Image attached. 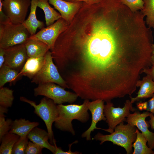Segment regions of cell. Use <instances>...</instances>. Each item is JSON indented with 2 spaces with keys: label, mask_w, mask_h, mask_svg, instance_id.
<instances>
[{
  "label": "cell",
  "mask_w": 154,
  "mask_h": 154,
  "mask_svg": "<svg viewBox=\"0 0 154 154\" xmlns=\"http://www.w3.org/2000/svg\"><path fill=\"white\" fill-rule=\"evenodd\" d=\"M71 42L72 57L80 60L78 75L101 87L125 85L146 66L142 33L125 11L88 18L75 28Z\"/></svg>",
  "instance_id": "cell-1"
},
{
  "label": "cell",
  "mask_w": 154,
  "mask_h": 154,
  "mask_svg": "<svg viewBox=\"0 0 154 154\" xmlns=\"http://www.w3.org/2000/svg\"><path fill=\"white\" fill-rule=\"evenodd\" d=\"M88 100H85L81 104H58V116L54 122L55 127L63 131H68L72 135L75 132L72 121L76 119L83 123L87 122L89 118L87 104Z\"/></svg>",
  "instance_id": "cell-2"
},
{
  "label": "cell",
  "mask_w": 154,
  "mask_h": 154,
  "mask_svg": "<svg viewBox=\"0 0 154 154\" xmlns=\"http://www.w3.org/2000/svg\"><path fill=\"white\" fill-rule=\"evenodd\" d=\"M137 129L135 126L128 123L124 124L123 122L116 127L112 133L104 135L98 132L94 139L100 141V145L106 141L111 142L114 145L123 147L127 154H130L132 151V144L137 137Z\"/></svg>",
  "instance_id": "cell-3"
},
{
  "label": "cell",
  "mask_w": 154,
  "mask_h": 154,
  "mask_svg": "<svg viewBox=\"0 0 154 154\" xmlns=\"http://www.w3.org/2000/svg\"><path fill=\"white\" fill-rule=\"evenodd\" d=\"M20 100L29 104L35 109L34 113L44 122L49 135V142L53 144L54 138L52 125L58 116L57 105L51 99L45 97L37 104L34 101L23 96Z\"/></svg>",
  "instance_id": "cell-4"
},
{
  "label": "cell",
  "mask_w": 154,
  "mask_h": 154,
  "mask_svg": "<svg viewBox=\"0 0 154 154\" xmlns=\"http://www.w3.org/2000/svg\"><path fill=\"white\" fill-rule=\"evenodd\" d=\"M31 36L23 24H0V48L24 44Z\"/></svg>",
  "instance_id": "cell-5"
},
{
  "label": "cell",
  "mask_w": 154,
  "mask_h": 154,
  "mask_svg": "<svg viewBox=\"0 0 154 154\" xmlns=\"http://www.w3.org/2000/svg\"><path fill=\"white\" fill-rule=\"evenodd\" d=\"M35 96H42L52 100L56 104L68 102L72 103L78 97L76 93L65 90L59 85L53 83H47L38 84L34 89Z\"/></svg>",
  "instance_id": "cell-6"
},
{
  "label": "cell",
  "mask_w": 154,
  "mask_h": 154,
  "mask_svg": "<svg viewBox=\"0 0 154 154\" xmlns=\"http://www.w3.org/2000/svg\"><path fill=\"white\" fill-rule=\"evenodd\" d=\"M45 58L44 64L31 80V82L38 84L53 83L64 88H69L66 81L60 74L57 66L53 62L51 52L48 50L45 55Z\"/></svg>",
  "instance_id": "cell-7"
},
{
  "label": "cell",
  "mask_w": 154,
  "mask_h": 154,
  "mask_svg": "<svg viewBox=\"0 0 154 154\" xmlns=\"http://www.w3.org/2000/svg\"><path fill=\"white\" fill-rule=\"evenodd\" d=\"M132 104L130 100H127L125 102L123 108H116L110 101L106 102L104 105V113L108 127L106 129H102L110 133H112L117 125L125 121L130 111H135Z\"/></svg>",
  "instance_id": "cell-8"
},
{
  "label": "cell",
  "mask_w": 154,
  "mask_h": 154,
  "mask_svg": "<svg viewBox=\"0 0 154 154\" xmlns=\"http://www.w3.org/2000/svg\"><path fill=\"white\" fill-rule=\"evenodd\" d=\"M2 2L3 10L11 23L23 24L31 6V0H5Z\"/></svg>",
  "instance_id": "cell-9"
},
{
  "label": "cell",
  "mask_w": 154,
  "mask_h": 154,
  "mask_svg": "<svg viewBox=\"0 0 154 154\" xmlns=\"http://www.w3.org/2000/svg\"><path fill=\"white\" fill-rule=\"evenodd\" d=\"M69 23L62 18L53 24L40 29L29 39L41 41L47 44L51 50L59 35L67 28Z\"/></svg>",
  "instance_id": "cell-10"
},
{
  "label": "cell",
  "mask_w": 154,
  "mask_h": 154,
  "mask_svg": "<svg viewBox=\"0 0 154 154\" xmlns=\"http://www.w3.org/2000/svg\"><path fill=\"white\" fill-rule=\"evenodd\" d=\"M4 49V64L20 72L28 58L25 43Z\"/></svg>",
  "instance_id": "cell-11"
},
{
  "label": "cell",
  "mask_w": 154,
  "mask_h": 154,
  "mask_svg": "<svg viewBox=\"0 0 154 154\" xmlns=\"http://www.w3.org/2000/svg\"><path fill=\"white\" fill-rule=\"evenodd\" d=\"M151 113L147 111L141 114L139 112L135 111L130 113L125 121L130 125L135 126L145 136L147 140L148 146L154 149V133L149 131V125L145 121L146 118L149 116Z\"/></svg>",
  "instance_id": "cell-12"
},
{
  "label": "cell",
  "mask_w": 154,
  "mask_h": 154,
  "mask_svg": "<svg viewBox=\"0 0 154 154\" xmlns=\"http://www.w3.org/2000/svg\"><path fill=\"white\" fill-rule=\"evenodd\" d=\"M104 101L101 99H97L90 102L88 100L87 106L88 110L92 115V122L90 127L82 134V138H85L87 141L91 140V132L95 129H102L96 127L97 123L102 120L106 121V118L104 113Z\"/></svg>",
  "instance_id": "cell-13"
},
{
  "label": "cell",
  "mask_w": 154,
  "mask_h": 154,
  "mask_svg": "<svg viewBox=\"0 0 154 154\" xmlns=\"http://www.w3.org/2000/svg\"><path fill=\"white\" fill-rule=\"evenodd\" d=\"M60 13L62 18L70 23L82 6L83 2H73L63 0H48Z\"/></svg>",
  "instance_id": "cell-14"
},
{
  "label": "cell",
  "mask_w": 154,
  "mask_h": 154,
  "mask_svg": "<svg viewBox=\"0 0 154 154\" xmlns=\"http://www.w3.org/2000/svg\"><path fill=\"white\" fill-rule=\"evenodd\" d=\"M136 86L139 87V89L136 97H130L132 104L141 99L152 97L154 95V81L148 74L143 77L141 80L137 81Z\"/></svg>",
  "instance_id": "cell-15"
},
{
  "label": "cell",
  "mask_w": 154,
  "mask_h": 154,
  "mask_svg": "<svg viewBox=\"0 0 154 154\" xmlns=\"http://www.w3.org/2000/svg\"><path fill=\"white\" fill-rule=\"evenodd\" d=\"M27 137L31 141L42 148H46L54 154L55 147L48 141L49 135L48 132L40 128L35 127L28 134Z\"/></svg>",
  "instance_id": "cell-16"
},
{
  "label": "cell",
  "mask_w": 154,
  "mask_h": 154,
  "mask_svg": "<svg viewBox=\"0 0 154 154\" xmlns=\"http://www.w3.org/2000/svg\"><path fill=\"white\" fill-rule=\"evenodd\" d=\"M45 60V56L39 58H28L19 72L20 75L32 80L41 69Z\"/></svg>",
  "instance_id": "cell-17"
},
{
  "label": "cell",
  "mask_w": 154,
  "mask_h": 154,
  "mask_svg": "<svg viewBox=\"0 0 154 154\" xmlns=\"http://www.w3.org/2000/svg\"><path fill=\"white\" fill-rule=\"evenodd\" d=\"M38 0H31L30 10L29 15L23 23L30 34L31 36L36 33L37 29H41L44 28V22L37 19L36 11Z\"/></svg>",
  "instance_id": "cell-18"
},
{
  "label": "cell",
  "mask_w": 154,
  "mask_h": 154,
  "mask_svg": "<svg viewBox=\"0 0 154 154\" xmlns=\"http://www.w3.org/2000/svg\"><path fill=\"white\" fill-rule=\"evenodd\" d=\"M25 44L28 58L44 56L50 49L47 44L39 40L28 38Z\"/></svg>",
  "instance_id": "cell-19"
},
{
  "label": "cell",
  "mask_w": 154,
  "mask_h": 154,
  "mask_svg": "<svg viewBox=\"0 0 154 154\" xmlns=\"http://www.w3.org/2000/svg\"><path fill=\"white\" fill-rule=\"evenodd\" d=\"M39 124L38 122H31L25 118L13 121L9 132L16 134L20 137L27 136L29 132Z\"/></svg>",
  "instance_id": "cell-20"
},
{
  "label": "cell",
  "mask_w": 154,
  "mask_h": 154,
  "mask_svg": "<svg viewBox=\"0 0 154 154\" xmlns=\"http://www.w3.org/2000/svg\"><path fill=\"white\" fill-rule=\"evenodd\" d=\"M37 7L44 11L47 27L53 24L55 21L62 18L60 13L50 6L48 0H38Z\"/></svg>",
  "instance_id": "cell-21"
},
{
  "label": "cell",
  "mask_w": 154,
  "mask_h": 154,
  "mask_svg": "<svg viewBox=\"0 0 154 154\" xmlns=\"http://www.w3.org/2000/svg\"><path fill=\"white\" fill-rule=\"evenodd\" d=\"M19 71L4 64L0 68V88L8 82H15L22 77Z\"/></svg>",
  "instance_id": "cell-22"
},
{
  "label": "cell",
  "mask_w": 154,
  "mask_h": 154,
  "mask_svg": "<svg viewBox=\"0 0 154 154\" xmlns=\"http://www.w3.org/2000/svg\"><path fill=\"white\" fill-rule=\"evenodd\" d=\"M136 139L132 144L134 148L133 154H154L153 149L147 145V140L142 133L137 129Z\"/></svg>",
  "instance_id": "cell-23"
},
{
  "label": "cell",
  "mask_w": 154,
  "mask_h": 154,
  "mask_svg": "<svg viewBox=\"0 0 154 154\" xmlns=\"http://www.w3.org/2000/svg\"><path fill=\"white\" fill-rule=\"evenodd\" d=\"M20 137L16 134L10 132L4 135L0 139V154H12L13 146Z\"/></svg>",
  "instance_id": "cell-24"
},
{
  "label": "cell",
  "mask_w": 154,
  "mask_h": 154,
  "mask_svg": "<svg viewBox=\"0 0 154 154\" xmlns=\"http://www.w3.org/2000/svg\"><path fill=\"white\" fill-rule=\"evenodd\" d=\"M143 9L140 11L145 17V23L150 28L154 29V0H143Z\"/></svg>",
  "instance_id": "cell-25"
},
{
  "label": "cell",
  "mask_w": 154,
  "mask_h": 154,
  "mask_svg": "<svg viewBox=\"0 0 154 154\" xmlns=\"http://www.w3.org/2000/svg\"><path fill=\"white\" fill-rule=\"evenodd\" d=\"M13 91L6 87L0 88V106L8 108L12 106L14 99Z\"/></svg>",
  "instance_id": "cell-26"
},
{
  "label": "cell",
  "mask_w": 154,
  "mask_h": 154,
  "mask_svg": "<svg viewBox=\"0 0 154 154\" xmlns=\"http://www.w3.org/2000/svg\"><path fill=\"white\" fill-rule=\"evenodd\" d=\"M28 139L27 136L20 137L13 146L12 154H25V150L29 141Z\"/></svg>",
  "instance_id": "cell-27"
},
{
  "label": "cell",
  "mask_w": 154,
  "mask_h": 154,
  "mask_svg": "<svg viewBox=\"0 0 154 154\" xmlns=\"http://www.w3.org/2000/svg\"><path fill=\"white\" fill-rule=\"evenodd\" d=\"M5 113L0 112V139L9 132L13 121L11 119H5Z\"/></svg>",
  "instance_id": "cell-28"
},
{
  "label": "cell",
  "mask_w": 154,
  "mask_h": 154,
  "mask_svg": "<svg viewBox=\"0 0 154 154\" xmlns=\"http://www.w3.org/2000/svg\"><path fill=\"white\" fill-rule=\"evenodd\" d=\"M122 3L133 12L141 11L143 8V0H120Z\"/></svg>",
  "instance_id": "cell-29"
},
{
  "label": "cell",
  "mask_w": 154,
  "mask_h": 154,
  "mask_svg": "<svg viewBox=\"0 0 154 154\" xmlns=\"http://www.w3.org/2000/svg\"><path fill=\"white\" fill-rule=\"evenodd\" d=\"M43 149V148L39 145L31 141H29L25 150V154H42Z\"/></svg>",
  "instance_id": "cell-30"
},
{
  "label": "cell",
  "mask_w": 154,
  "mask_h": 154,
  "mask_svg": "<svg viewBox=\"0 0 154 154\" xmlns=\"http://www.w3.org/2000/svg\"><path fill=\"white\" fill-rule=\"evenodd\" d=\"M11 23L9 18L3 10L2 1L0 0V24L5 25Z\"/></svg>",
  "instance_id": "cell-31"
},
{
  "label": "cell",
  "mask_w": 154,
  "mask_h": 154,
  "mask_svg": "<svg viewBox=\"0 0 154 154\" xmlns=\"http://www.w3.org/2000/svg\"><path fill=\"white\" fill-rule=\"evenodd\" d=\"M151 65L150 68H145L142 70V72L146 74L149 75L154 81V54H152L151 58Z\"/></svg>",
  "instance_id": "cell-32"
},
{
  "label": "cell",
  "mask_w": 154,
  "mask_h": 154,
  "mask_svg": "<svg viewBox=\"0 0 154 154\" xmlns=\"http://www.w3.org/2000/svg\"><path fill=\"white\" fill-rule=\"evenodd\" d=\"M147 111L150 112L154 115V95L147 102Z\"/></svg>",
  "instance_id": "cell-33"
},
{
  "label": "cell",
  "mask_w": 154,
  "mask_h": 154,
  "mask_svg": "<svg viewBox=\"0 0 154 154\" xmlns=\"http://www.w3.org/2000/svg\"><path fill=\"white\" fill-rule=\"evenodd\" d=\"M102 0H71V2H83L86 4L91 5L98 3L100 2Z\"/></svg>",
  "instance_id": "cell-34"
},
{
  "label": "cell",
  "mask_w": 154,
  "mask_h": 154,
  "mask_svg": "<svg viewBox=\"0 0 154 154\" xmlns=\"http://www.w3.org/2000/svg\"><path fill=\"white\" fill-rule=\"evenodd\" d=\"M5 61L4 49L0 48V68L4 64Z\"/></svg>",
  "instance_id": "cell-35"
},
{
  "label": "cell",
  "mask_w": 154,
  "mask_h": 154,
  "mask_svg": "<svg viewBox=\"0 0 154 154\" xmlns=\"http://www.w3.org/2000/svg\"><path fill=\"white\" fill-rule=\"evenodd\" d=\"M137 106L139 110H146L147 107V102L138 103L137 104Z\"/></svg>",
  "instance_id": "cell-36"
},
{
  "label": "cell",
  "mask_w": 154,
  "mask_h": 154,
  "mask_svg": "<svg viewBox=\"0 0 154 154\" xmlns=\"http://www.w3.org/2000/svg\"><path fill=\"white\" fill-rule=\"evenodd\" d=\"M78 141L77 140H76L73 143L69 144L68 145V146L69 147V149L68 151H66V154H79L81 153H80V152L78 151H75V152H72L71 150V146L73 144H75L78 143Z\"/></svg>",
  "instance_id": "cell-37"
},
{
  "label": "cell",
  "mask_w": 154,
  "mask_h": 154,
  "mask_svg": "<svg viewBox=\"0 0 154 154\" xmlns=\"http://www.w3.org/2000/svg\"><path fill=\"white\" fill-rule=\"evenodd\" d=\"M150 119L148 121L152 129L154 130V115L151 113L149 116Z\"/></svg>",
  "instance_id": "cell-38"
},
{
  "label": "cell",
  "mask_w": 154,
  "mask_h": 154,
  "mask_svg": "<svg viewBox=\"0 0 154 154\" xmlns=\"http://www.w3.org/2000/svg\"><path fill=\"white\" fill-rule=\"evenodd\" d=\"M152 54H154V43L152 45Z\"/></svg>",
  "instance_id": "cell-39"
},
{
  "label": "cell",
  "mask_w": 154,
  "mask_h": 154,
  "mask_svg": "<svg viewBox=\"0 0 154 154\" xmlns=\"http://www.w3.org/2000/svg\"><path fill=\"white\" fill-rule=\"evenodd\" d=\"M63 0L68 1H70V2H71V0Z\"/></svg>",
  "instance_id": "cell-40"
},
{
  "label": "cell",
  "mask_w": 154,
  "mask_h": 154,
  "mask_svg": "<svg viewBox=\"0 0 154 154\" xmlns=\"http://www.w3.org/2000/svg\"><path fill=\"white\" fill-rule=\"evenodd\" d=\"M2 1H4V0H2Z\"/></svg>",
  "instance_id": "cell-41"
}]
</instances>
